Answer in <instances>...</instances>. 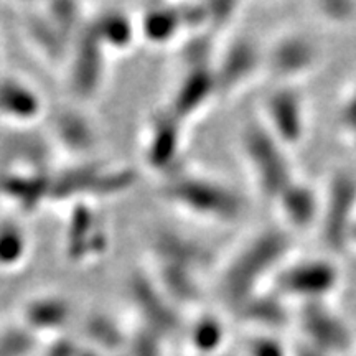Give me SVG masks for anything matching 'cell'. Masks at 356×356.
I'll return each mask as SVG.
<instances>
[{
    "label": "cell",
    "mask_w": 356,
    "mask_h": 356,
    "mask_svg": "<svg viewBox=\"0 0 356 356\" xmlns=\"http://www.w3.org/2000/svg\"><path fill=\"white\" fill-rule=\"evenodd\" d=\"M160 193L178 210L204 220H233L241 211V200L229 188L186 170L163 180Z\"/></svg>",
    "instance_id": "cell-1"
},
{
    "label": "cell",
    "mask_w": 356,
    "mask_h": 356,
    "mask_svg": "<svg viewBox=\"0 0 356 356\" xmlns=\"http://www.w3.org/2000/svg\"><path fill=\"white\" fill-rule=\"evenodd\" d=\"M185 126L167 108L150 115L140 134V154L150 172L160 173L163 180L175 177L180 167L185 147Z\"/></svg>",
    "instance_id": "cell-2"
},
{
    "label": "cell",
    "mask_w": 356,
    "mask_h": 356,
    "mask_svg": "<svg viewBox=\"0 0 356 356\" xmlns=\"http://www.w3.org/2000/svg\"><path fill=\"white\" fill-rule=\"evenodd\" d=\"M63 241L65 254L73 264H92L108 254L109 228L97 211V203L76 202L70 204Z\"/></svg>",
    "instance_id": "cell-3"
},
{
    "label": "cell",
    "mask_w": 356,
    "mask_h": 356,
    "mask_svg": "<svg viewBox=\"0 0 356 356\" xmlns=\"http://www.w3.org/2000/svg\"><path fill=\"white\" fill-rule=\"evenodd\" d=\"M109 53L102 48L89 30V25H86V29L74 38L65 68L68 88L74 99L89 102L102 95L109 74Z\"/></svg>",
    "instance_id": "cell-4"
},
{
    "label": "cell",
    "mask_w": 356,
    "mask_h": 356,
    "mask_svg": "<svg viewBox=\"0 0 356 356\" xmlns=\"http://www.w3.org/2000/svg\"><path fill=\"white\" fill-rule=\"evenodd\" d=\"M50 137L56 152L66 154L73 162L89 160L99 145V134L92 119L78 106H60L48 113Z\"/></svg>",
    "instance_id": "cell-5"
},
{
    "label": "cell",
    "mask_w": 356,
    "mask_h": 356,
    "mask_svg": "<svg viewBox=\"0 0 356 356\" xmlns=\"http://www.w3.org/2000/svg\"><path fill=\"white\" fill-rule=\"evenodd\" d=\"M42 91L19 74H0V121L15 131H29L48 118Z\"/></svg>",
    "instance_id": "cell-6"
},
{
    "label": "cell",
    "mask_w": 356,
    "mask_h": 356,
    "mask_svg": "<svg viewBox=\"0 0 356 356\" xmlns=\"http://www.w3.org/2000/svg\"><path fill=\"white\" fill-rule=\"evenodd\" d=\"M53 172L0 168V203L30 216L50 204Z\"/></svg>",
    "instance_id": "cell-7"
},
{
    "label": "cell",
    "mask_w": 356,
    "mask_h": 356,
    "mask_svg": "<svg viewBox=\"0 0 356 356\" xmlns=\"http://www.w3.org/2000/svg\"><path fill=\"white\" fill-rule=\"evenodd\" d=\"M129 299L140 318V325L160 335L173 332L178 325L175 305L160 291L149 270H136L129 279Z\"/></svg>",
    "instance_id": "cell-8"
},
{
    "label": "cell",
    "mask_w": 356,
    "mask_h": 356,
    "mask_svg": "<svg viewBox=\"0 0 356 356\" xmlns=\"http://www.w3.org/2000/svg\"><path fill=\"white\" fill-rule=\"evenodd\" d=\"M215 95H218V83L213 66L191 68L186 70L184 78L177 84L165 108L186 124L202 114Z\"/></svg>",
    "instance_id": "cell-9"
},
{
    "label": "cell",
    "mask_w": 356,
    "mask_h": 356,
    "mask_svg": "<svg viewBox=\"0 0 356 356\" xmlns=\"http://www.w3.org/2000/svg\"><path fill=\"white\" fill-rule=\"evenodd\" d=\"M24 33L29 48L33 51V55L40 58L43 65L53 70L65 71L74 40L66 37L58 26L44 17L42 10L26 15Z\"/></svg>",
    "instance_id": "cell-10"
},
{
    "label": "cell",
    "mask_w": 356,
    "mask_h": 356,
    "mask_svg": "<svg viewBox=\"0 0 356 356\" xmlns=\"http://www.w3.org/2000/svg\"><path fill=\"white\" fill-rule=\"evenodd\" d=\"M56 155L50 137L37 136L29 131H15L0 145L2 168H24V170L53 172V157Z\"/></svg>",
    "instance_id": "cell-11"
},
{
    "label": "cell",
    "mask_w": 356,
    "mask_h": 356,
    "mask_svg": "<svg viewBox=\"0 0 356 356\" xmlns=\"http://www.w3.org/2000/svg\"><path fill=\"white\" fill-rule=\"evenodd\" d=\"M338 273L330 262L310 261L289 267L277 277L280 292L289 296L305 297L309 300L322 299L335 289Z\"/></svg>",
    "instance_id": "cell-12"
},
{
    "label": "cell",
    "mask_w": 356,
    "mask_h": 356,
    "mask_svg": "<svg viewBox=\"0 0 356 356\" xmlns=\"http://www.w3.org/2000/svg\"><path fill=\"white\" fill-rule=\"evenodd\" d=\"M89 30L106 51L113 55H126L139 42L137 17L122 8H104L89 19Z\"/></svg>",
    "instance_id": "cell-13"
},
{
    "label": "cell",
    "mask_w": 356,
    "mask_h": 356,
    "mask_svg": "<svg viewBox=\"0 0 356 356\" xmlns=\"http://www.w3.org/2000/svg\"><path fill=\"white\" fill-rule=\"evenodd\" d=\"M139 38L152 47H167L186 33L181 7L175 3H150L137 15Z\"/></svg>",
    "instance_id": "cell-14"
},
{
    "label": "cell",
    "mask_w": 356,
    "mask_h": 356,
    "mask_svg": "<svg viewBox=\"0 0 356 356\" xmlns=\"http://www.w3.org/2000/svg\"><path fill=\"white\" fill-rule=\"evenodd\" d=\"M20 315L29 332H56L71 322L73 305L60 293H37L24 302Z\"/></svg>",
    "instance_id": "cell-15"
},
{
    "label": "cell",
    "mask_w": 356,
    "mask_h": 356,
    "mask_svg": "<svg viewBox=\"0 0 356 356\" xmlns=\"http://www.w3.org/2000/svg\"><path fill=\"white\" fill-rule=\"evenodd\" d=\"M246 149L249 159L252 157L254 160L262 188H266L269 193L286 190L289 186L286 185V163L280 157L279 150L273 145V142L269 139L264 140L261 131H254L252 134L249 132Z\"/></svg>",
    "instance_id": "cell-16"
},
{
    "label": "cell",
    "mask_w": 356,
    "mask_h": 356,
    "mask_svg": "<svg viewBox=\"0 0 356 356\" xmlns=\"http://www.w3.org/2000/svg\"><path fill=\"white\" fill-rule=\"evenodd\" d=\"M150 254H152V261L170 262V264L190 267L193 270L198 269L208 256L200 244L165 229L159 231L154 236Z\"/></svg>",
    "instance_id": "cell-17"
},
{
    "label": "cell",
    "mask_w": 356,
    "mask_h": 356,
    "mask_svg": "<svg viewBox=\"0 0 356 356\" xmlns=\"http://www.w3.org/2000/svg\"><path fill=\"white\" fill-rule=\"evenodd\" d=\"M32 239L20 222L3 220L0 222V273H15L29 262Z\"/></svg>",
    "instance_id": "cell-18"
},
{
    "label": "cell",
    "mask_w": 356,
    "mask_h": 356,
    "mask_svg": "<svg viewBox=\"0 0 356 356\" xmlns=\"http://www.w3.org/2000/svg\"><path fill=\"white\" fill-rule=\"evenodd\" d=\"M270 118H273L275 134H279L284 140L296 142L302 136L304 127V109L299 96L293 91H280L270 99L269 106Z\"/></svg>",
    "instance_id": "cell-19"
},
{
    "label": "cell",
    "mask_w": 356,
    "mask_h": 356,
    "mask_svg": "<svg viewBox=\"0 0 356 356\" xmlns=\"http://www.w3.org/2000/svg\"><path fill=\"white\" fill-rule=\"evenodd\" d=\"M256 66V51L248 43H238L231 47L222 58L220 68L215 70L218 92L231 91L236 84L243 81L246 74Z\"/></svg>",
    "instance_id": "cell-20"
},
{
    "label": "cell",
    "mask_w": 356,
    "mask_h": 356,
    "mask_svg": "<svg viewBox=\"0 0 356 356\" xmlns=\"http://www.w3.org/2000/svg\"><path fill=\"white\" fill-rule=\"evenodd\" d=\"M40 10L71 40L76 38L86 29L91 19V15L86 12V6L78 2H48L43 3Z\"/></svg>",
    "instance_id": "cell-21"
},
{
    "label": "cell",
    "mask_w": 356,
    "mask_h": 356,
    "mask_svg": "<svg viewBox=\"0 0 356 356\" xmlns=\"http://www.w3.org/2000/svg\"><path fill=\"white\" fill-rule=\"evenodd\" d=\"M225 327L215 315H200L190 327L191 346L203 356H213L225 341Z\"/></svg>",
    "instance_id": "cell-22"
},
{
    "label": "cell",
    "mask_w": 356,
    "mask_h": 356,
    "mask_svg": "<svg viewBox=\"0 0 356 356\" xmlns=\"http://www.w3.org/2000/svg\"><path fill=\"white\" fill-rule=\"evenodd\" d=\"M84 333L89 340L96 341V345L106 350L119 348L126 341V333L121 330V325L104 314L89 315L84 323Z\"/></svg>",
    "instance_id": "cell-23"
},
{
    "label": "cell",
    "mask_w": 356,
    "mask_h": 356,
    "mask_svg": "<svg viewBox=\"0 0 356 356\" xmlns=\"http://www.w3.org/2000/svg\"><path fill=\"white\" fill-rule=\"evenodd\" d=\"M314 60V50L300 40H292L287 42L275 50V55L273 58L274 68L280 71V73H299L304 71L307 66L312 65Z\"/></svg>",
    "instance_id": "cell-24"
},
{
    "label": "cell",
    "mask_w": 356,
    "mask_h": 356,
    "mask_svg": "<svg viewBox=\"0 0 356 356\" xmlns=\"http://www.w3.org/2000/svg\"><path fill=\"white\" fill-rule=\"evenodd\" d=\"M284 195V208H286V215L293 225L297 226H305L314 220L315 210H317V204H315L314 195L304 186H296L289 185L286 190L282 191Z\"/></svg>",
    "instance_id": "cell-25"
},
{
    "label": "cell",
    "mask_w": 356,
    "mask_h": 356,
    "mask_svg": "<svg viewBox=\"0 0 356 356\" xmlns=\"http://www.w3.org/2000/svg\"><path fill=\"white\" fill-rule=\"evenodd\" d=\"M249 356H287L284 346L280 341H275L274 338L262 337L256 338L251 345H249Z\"/></svg>",
    "instance_id": "cell-26"
},
{
    "label": "cell",
    "mask_w": 356,
    "mask_h": 356,
    "mask_svg": "<svg viewBox=\"0 0 356 356\" xmlns=\"http://www.w3.org/2000/svg\"><path fill=\"white\" fill-rule=\"evenodd\" d=\"M345 118L350 124L356 126V96L348 102V108L345 111Z\"/></svg>",
    "instance_id": "cell-27"
},
{
    "label": "cell",
    "mask_w": 356,
    "mask_h": 356,
    "mask_svg": "<svg viewBox=\"0 0 356 356\" xmlns=\"http://www.w3.org/2000/svg\"><path fill=\"white\" fill-rule=\"evenodd\" d=\"M351 229H353V234H355V241H356V222H355V225H353V228H351Z\"/></svg>",
    "instance_id": "cell-28"
},
{
    "label": "cell",
    "mask_w": 356,
    "mask_h": 356,
    "mask_svg": "<svg viewBox=\"0 0 356 356\" xmlns=\"http://www.w3.org/2000/svg\"><path fill=\"white\" fill-rule=\"evenodd\" d=\"M0 58H2V50H0Z\"/></svg>",
    "instance_id": "cell-29"
},
{
    "label": "cell",
    "mask_w": 356,
    "mask_h": 356,
    "mask_svg": "<svg viewBox=\"0 0 356 356\" xmlns=\"http://www.w3.org/2000/svg\"><path fill=\"white\" fill-rule=\"evenodd\" d=\"M0 208H2V203H0Z\"/></svg>",
    "instance_id": "cell-30"
}]
</instances>
